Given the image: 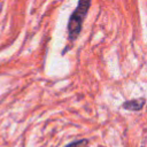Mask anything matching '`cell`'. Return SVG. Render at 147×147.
Segmentation results:
<instances>
[{
    "label": "cell",
    "instance_id": "cell-1",
    "mask_svg": "<svg viewBox=\"0 0 147 147\" xmlns=\"http://www.w3.org/2000/svg\"><path fill=\"white\" fill-rule=\"evenodd\" d=\"M91 2L92 0H79L76 9L70 15V18L68 22V39L70 41H75L79 36L82 31L83 22L86 17Z\"/></svg>",
    "mask_w": 147,
    "mask_h": 147
},
{
    "label": "cell",
    "instance_id": "cell-2",
    "mask_svg": "<svg viewBox=\"0 0 147 147\" xmlns=\"http://www.w3.org/2000/svg\"><path fill=\"white\" fill-rule=\"evenodd\" d=\"M145 98H139V99H132L129 101H125L123 103V108L126 110H131V111H139L144 108L145 106Z\"/></svg>",
    "mask_w": 147,
    "mask_h": 147
},
{
    "label": "cell",
    "instance_id": "cell-3",
    "mask_svg": "<svg viewBox=\"0 0 147 147\" xmlns=\"http://www.w3.org/2000/svg\"><path fill=\"white\" fill-rule=\"evenodd\" d=\"M86 145H87V140H78V141H75V142L69 144L65 147H85Z\"/></svg>",
    "mask_w": 147,
    "mask_h": 147
},
{
    "label": "cell",
    "instance_id": "cell-4",
    "mask_svg": "<svg viewBox=\"0 0 147 147\" xmlns=\"http://www.w3.org/2000/svg\"><path fill=\"white\" fill-rule=\"evenodd\" d=\"M142 147H144V146H142Z\"/></svg>",
    "mask_w": 147,
    "mask_h": 147
}]
</instances>
